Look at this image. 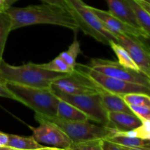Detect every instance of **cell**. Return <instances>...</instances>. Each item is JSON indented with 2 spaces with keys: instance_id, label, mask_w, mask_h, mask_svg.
<instances>
[{
  "instance_id": "1",
  "label": "cell",
  "mask_w": 150,
  "mask_h": 150,
  "mask_svg": "<svg viewBox=\"0 0 150 150\" xmlns=\"http://www.w3.org/2000/svg\"><path fill=\"white\" fill-rule=\"evenodd\" d=\"M11 19L12 31L35 24H52L71 30L79 29L77 23L66 9L48 4L25 7H10L6 10Z\"/></svg>"
},
{
  "instance_id": "2",
  "label": "cell",
  "mask_w": 150,
  "mask_h": 150,
  "mask_svg": "<svg viewBox=\"0 0 150 150\" xmlns=\"http://www.w3.org/2000/svg\"><path fill=\"white\" fill-rule=\"evenodd\" d=\"M67 74L45 70L41 68L38 64L34 63L14 66L10 65L4 60L0 62V79L6 83L25 86L50 88L54 81Z\"/></svg>"
},
{
  "instance_id": "3",
  "label": "cell",
  "mask_w": 150,
  "mask_h": 150,
  "mask_svg": "<svg viewBox=\"0 0 150 150\" xmlns=\"http://www.w3.org/2000/svg\"><path fill=\"white\" fill-rule=\"evenodd\" d=\"M7 86L16 97V101L29 107L37 114L48 117L56 116L59 98L51 87H30L12 83H7Z\"/></svg>"
},
{
  "instance_id": "4",
  "label": "cell",
  "mask_w": 150,
  "mask_h": 150,
  "mask_svg": "<svg viewBox=\"0 0 150 150\" xmlns=\"http://www.w3.org/2000/svg\"><path fill=\"white\" fill-rule=\"evenodd\" d=\"M35 119L36 121L42 120L57 126L68 136L73 143L105 139L116 133L114 129L103 125L91 124L89 121H70L57 117H48L37 113L35 114Z\"/></svg>"
},
{
  "instance_id": "5",
  "label": "cell",
  "mask_w": 150,
  "mask_h": 150,
  "mask_svg": "<svg viewBox=\"0 0 150 150\" xmlns=\"http://www.w3.org/2000/svg\"><path fill=\"white\" fill-rule=\"evenodd\" d=\"M67 10L77 23L79 29L98 42L108 45L110 41H116L115 37L108 30L103 22L81 0H66Z\"/></svg>"
},
{
  "instance_id": "6",
  "label": "cell",
  "mask_w": 150,
  "mask_h": 150,
  "mask_svg": "<svg viewBox=\"0 0 150 150\" xmlns=\"http://www.w3.org/2000/svg\"><path fill=\"white\" fill-rule=\"evenodd\" d=\"M54 92L59 99L69 103L84 113L89 121L95 122L100 125L108 127V111L103 105L100 93L92 95H69L54 91Z\"/></svg>"
},
{
  "instance_id": "7",
  "label": "cell",
  "mask_w": 150,
  "mask_h": 150,
  "mask_svg": "<svg viewBox=\"0 0 150 150\" xmlns=\"http://www.w3.org/2000/svg\"><path fill=\"white\" fill-rule=\"evenodd\" d=\"M75 67L107 92L120 95L128 93H142L149 95L150 87L149 86L105 76L92 70L88 65L76 64Z\"/></svg>"
},
{
  "instance_id": "8",
  "label": "cell",
  "mask_w": 150,
  "mask_h": 150,
  "mask_svg": "<svg viewBox=\"0 0 150 150\" xmlns=\"http://www.w3.org/2000/svg\"><path fill=\"white\" fill-rule=\"evenodd\" d=\"M51 87L54 92L69 95H92L104 90L76 67L72 73L54 81Z\"/></svg>"
},
{
  "instance_id": "9",
  "label": "cell",
  "mask_w": 150,
  "mask_h": 150,
  "mask_svg": "<svg viewBox=\"0 0 150 150\" xmlns=\"http://www.w3.org/2000/svg\"><path fill=\"white\" fill-rule=\"evenodd\" d=\"M88 66L92 70L105 76L150 87V77L141 71L126 68L117 61L94 58L92 59Z\"/></svg>"
},
{
  "instance_id": "10",
  "label": "cell",
  "mask_w": 150,
  "mask_h": 150,
  "mask_svg": "<svg viewBox=\"0 0 150 150\" xmlns=\"http://www.w3.org/2000/svg\"><path fill=\"white\" fill-rule=\"evenodd\" d=\"M117 43L130 55L142 73L150 77V54L149 48L140 38L122 33H112Z\"/></svg>"
},
{
  "instance_id": "11",
  "label": "cell",
  "mask_w": 150,
  "mask_h": 150,
  "mask_svg": "<svg viewBox=\"0 0 150 150\" xmlns=\"http://www.w3.org/2000/svg\"><path fill=\"white\" fill-rule=\"evenodd\" d=\"M37 122L40 124L38 127H29L33 133L32 136L39 144L62 149H67L73 144L68 136L57 126L42 120Z\"/></svg>"
},
{
  "instance_id": "12",
  "label": "cell",
  "mask_w": 150,
  "mask_h": 150,
  "mask_svg": "<svg viewBox=\"0 0 150 150\" xmlns=\"http://www.w3.org/2000/svg\"><path fill=\"white\" fill-rule=\"evenodd\" d=\"M89 8L94 14L103 22L106 29L111 33H122L137 38L149 39V35L140 28L135 27L115 17L108 11L100 10L89 6Z\"/></svg>"
},
{
  "instance_id": "13",
  "label": "cell",
  "mask_w": 150,
  "mask_h": 150,
  "mask_svg": "<svg viewBox=\"0 0 150 150\" xmlns=\"http://www.w3.org/2000/svg\"><path fill=\"white\" fill-rule=\"evenodd\" d=\"M108 127L117 132L134 130L142 125V121L133 114L124 112H108Z\"/></svg>"
},
{
  "instance_id": "14",
  "label": "cell",
  "mask_w": 150,
  "mask_h": 150,
  "mask_svg": "<svg viewBox=\"0 0 150 150\" xmlns=\"http://www.w3.org/2000/svg\"><path fill=\"white\" fill-rule=\"evenodd\" d=\"M109 8L111 14L118 18L125 23L137 28L139 26L133 10H131L127 0H105Z\"/></svg>"
},
{
  "instance_id": "15",
  "label": "cell",
  "mask_w": 150,
  "mask_h": 150,
  "mask_svg": "<svg viewBox=\"0 0 150 150\" xmlns=\"http://www.w3.org/2000/svg\"><path fill=\"white\" fill-rule=\"evenodd\" d=\"M103 107L108 112H124L133 114L130 107L121 95L111 93L105 90L100 92Z\"/></svg>"
},
{
  "instance_id": "16",
  "label": "cell",
  "mask_w": 150,
  "mask_h": 150,
  "mask_svg": "<svg viewBox=\"0 0 150 150\" xmlns=\"http://www.w3.org/2000/svg\"><path fill=\"white\" fill-rule=\"evenodd\" d=\"M55 117L70 121L89 122L87 116L81 111L69 103L59 99L57 104V114Z\"/></svg>"
},
{
  "instance_id": "17",
  "label": "cell",
  "mask_w": 150,
  "mask_h": 150,
  "mask_svg": "<svg viewBox=\"0 0 150 150\" xmlns=\"http://www.w3.org/2000/svg\"><path fill=\"white\" fill-rule=\"evenodd\" d=\"M133 10L139 26L150 35V13L149 9L139 4L136 0H127Z\"/></svg>"
},
{
  "instance_id": "18",
  "label": "cell",
  "mask_w": 150,
  "mask_h": 150,
  "mask_svg": "<svg viewBox=\"0 0 150 150\" xmlns=\"http://www.w3.org/2000/svg\"><path fill=\"white\" fill-rule=\"evenodd\" d=\"M105 139L111 142L127 147H144L150 148V139H144L140 138L130 137L124 135L114 133Z\"/></svg>"
},
{
  "instance_id": "19",
  "label": "cell",
  "mask_w": 150,
  "mask_h": 150,
  "mask_svg": "<svg viewBox=\"0 0 150 150\" xmlns=\"http://www.w3.org/2000/svg\"><path fill=\"white\" fill-rule=\"evenodd\" d=\"M7 146L20 150L38 149L45 146L37 142L33 136H20L14 134H9Z\"/></svg>"
},
{
  "instance_id": "20",
  "label": "cell",
  "mask_w": 150,
  "mask_h": 150,
  "mask_svg": "<svg viewBox=\"0 0 150 150\" xmlns=\"http://www.w3.org/2000/svg\"><path fill=\"white\" fill-rule=\"evenodd\" d=\"M108 45L111 46V48H112V50L116 54L117 58H118V62L120 64H122L123 67H126V68L130 69V70H136V71H141L137 64L131 58L129 53L122 45L117 43L116 41L113 40L110 41Z\"/></svg>"
},
{
  "instance_id": "21",
  "label": "cell",
  "mask_w": 150,
  "mask_h": 150,
  "mask_svg": "<svg viewBox=\"0 0 150 150\" xmlns=\"http://www.w3.org/2000/svg\"><path fill=\"white\" fill-rule=\"evenodd\" d=\"M11 19L7 11L0 13V62L3 60L7 38L11 32Z\"/></svg>"
},
{
  "instance_id": "22",
  "label": "cell",
  "mask_w": 150,
  "mask_h": 150,
  "mask_svg": "<svg viewBox=\"0 0 150 150\" xmlns=\"http://www.w3.org/2000/svg\"><path fill=\"white\" fill-rule=\"evenodd\" d=\"M38 65L41 68H43L47 70H50V71L57 72V73H70L74 70V68L68 65L59 56L56 57L55 59H54L50 62L38 64Z\"/></svg>"
},
{
  "instance_id": "23",
  "label": "cell",
  "mask_w": 150,
  "mask_h": 150,
  "mask_svg": "<svg viewBox=\"0 0 150 150\" xmlns=\"http://www.w3.org/2000/svg\"><path fill=\"white\" fill-rule=\"evenodd\" d=\"M81 53L80 43L76 38H75L73 42L66 51L61 53L59 57L70 67L75 68L76 64V59L79 54Z\"/></svg>"
},
{
  "instance_id": "24",
  "label": "cell",
  "mask_w": 150,
  "mask_h": 150,
  "mask_svg": "<svg viewBox=\"0 0 150 150\" xmlns=\"http://www.w3.org/2000/svg\"><path fill=\"white\" fill-rule=\"evenodd\" d=\"M116 133L130 137L140 138L144 139H150V120L142 122V125L134 130L126 132H117Z\"/></svg>"
},
{
  "instance_id": "25",
  "label": "cell",
  "mask_w": 150,
  "mask_h": 150,
  "mask_svg": "<svg viewBox=\"0 0 150 150\" xmlns=\"http://www.w3.org/2000/svg\"><path fill=\"white\" fill-rule=\"evenodd\" d=\"M121 96L128 105H150V97L146 94L128 93Z\"/></svg>"
},
{
  "instance_id": "26",
  "label": "cell",
  "mask_w": 150,
  "mask_h": 150,
  "mask_svg": "<svg viewBox=\"0 0 150 150\" xmlns=\"http://www.w3.org/2000/svg\"><path fill=\"white\" fill-rule=\"evenodd\" d=\"M69 148L72 150H103L101 145V139L73 143Z\"/></svg>"
},
{
  "instance_id": "27",
  "label": "cell",
  "mask_w": 150,
  "mask_h": 150,
  "mask_svg": "<svg viewBox=\"0 0 150 150\" xmlns=\"http://www.w3.org/2000/svg\"><path fill=\"white\" fill-rule=\"evenodd\" d=\"M133 114L139 117L142 122L150 120V105H129Z\"/></svg>"
},
{
  "instance_id": "28",
  "label": "cell",
  "mask_w": 150,
  "mask_h": 150,
  "mask_svg": "<svg viewBox=\"0 0 150 150\" xmlns=\"http://www.w3.org/2000/svg\"><path fill=\"white\" fill-rule=\"evenodd\" d=\"M0 97L16 100V98L7 86V83L0 79Z\"/></svg>"
},
{
  "instance_id": "29",
  "label": "cell",
  "mask_w": 150,
  "mask_h": 150,
  "mask_svg": "<svg viewBox=\"0 0 150 150\" xmlns=\"http://www.w3.org/2000/svg\"><path fill=\"white\" fill-rule=\"evenodd\" d=\"M101 145L103 150H122L121 146L105 139H101Z\"/></svg>"
},
{
  "instance_id": "30",
  "label": "cell",
  "mask_w": 150,
  "mask_h": 150,
  "mask_svg": "<svg viewBox=\"0 0 150 150\" xmlns=\"http://www.w3.org/2000/svg\"><path fill=\"white\" fill-rule=\"evenodd\" d=\"M45 4H51V5L59 6L67 10V2L66 0H40Z\"/></svg>"
},
{
  "instance_id": "31",
  "label": "cell",
  "mask_w": 150,
  "mask_h": 150,
  "mask_svg": "<svg viewBox=\"0 0 150 150\" xmlns=\"http://www.w3.org/2000/svg\"><path fill=\"white\" fill-rule=\"evenodd\" d=\"M9 141V134L0 131V147L7 146Z\"/></svg>"
},
{
  "instance_id": "32",
  "label": "cell",
  "mask_w": 150,
  "mask_h": 150,
  "mask_svg": "<svg viewBox=\"0 0 150 150\" xmlns=\"http://www.w3.org/2000/svg\"><path fill=\"white\" fill-rule=\"evenodd\" d=\"M122 150H150V148L144 147H127V146H121Z\"/></svg>"
},
{
  "instance_id": "33",
  "label": "cell",
  "mask_w": 150,
  "mask_h": 150,
  "mask_svg": "<svg viewBox=\"0 0 150 150\" xmlns=\"http://www.w3.org/2000/svg\"><path fill=\"white\" fill-rule=\"evenodd\" d=\"M8 7L6 4V0H0V13L4 12L7 10Z\"/></svg>"
},
{
  "instance_id": "34",
  "label": "cell",
  "mask_w": 150,
  "mask_h": 150,
  "mask_svg": "<svg viewBox=\"0 0 150 150\" xmlns=\"http://www.w3.org/2000/svg\"><path fill=\"white\" fill-rule=\"evenodd\" d=\"M38 150H65V149L55 147V146H44V147L41 148V149H38Z\"/></svg>"
},
{
  "instance_id": "35",
  "label": "cell",
  "mask_w": 150,
  "mask_h": 150,
  "mask_svg": "<svg viewBox=\"0 0 150 150\" xmlns=\"http://www.w3.org/2000/svg\"><path fill=\"white\" fill-rule=\"evenodd\" d=\"M0 150H20L16 149L14 147H12V146H1L0 147Z\"/></svg>"
},
{
  "instance_id": "36",
  "label": "cell",
  "mask_w": 150,
  "mask_h": 150,
  "mask_svg": "<svg viewBox=\"0 0 150 150\" xmlns=\"http://www.w3.org/2000/svg\"><path fill=\"white\" fill-rule=\"evenodd\" d=\"M18 0H6V4H7V7H11L12 4H14L16 1H17Z\"/></svg>"
},
{
  "instance_id": "37",
  "label": "cell",
  "mask_w": 150,
  "mask_h": 150,
  "mask_svg": "<svg viewBox=\"0 0 150 150\" xmlns=\"http://www.w3.org/2000/svg\"><path fill=\"white\" fill-rule=\"evenodd\" d=\"M65 150H72V149H70V148H67V149H65Z\"/></svg>"
},
{
  "instance_id": "38",
  "label": "cell",
  "mask_w": 150,
  "mask_h": 150,
  "mask_svg": "<svg viewBox=\"0 0 150 150\" xmlns=\"http://www.w3.org/2000/svg\"><path fill=\"white\" fill-rule=\"evenodd\" d=\"M38 149H26V150H38Z\"/></svg>"
}]
</instances>
